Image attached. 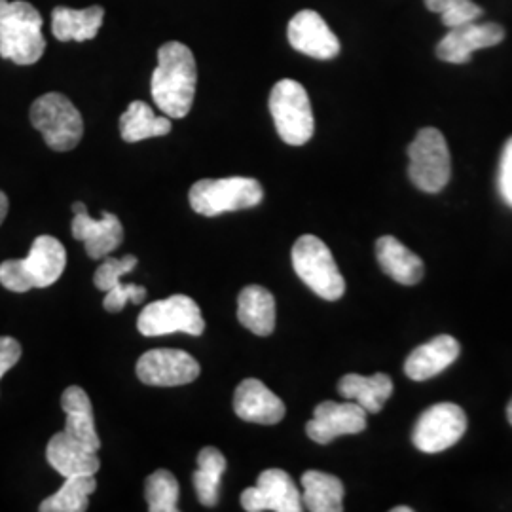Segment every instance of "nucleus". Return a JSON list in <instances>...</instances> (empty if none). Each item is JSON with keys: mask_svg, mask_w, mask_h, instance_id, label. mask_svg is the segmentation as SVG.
I'll return each instance as SVG.
<instances>
[{"mask_svg": "<svg viewBox=\"0 0 512 512\" xmlns=\"http://www.w3.org/2000/svg\"><path fill=\"white\" fill-rule=\"evenodd\" d=\"M287 37L296 52L319 61H329L340 54V40L313 10H302L291 19Z\"/></svg>", "mask_w": 512, "mask_h": 512, "instance_id": "14", "label": "nucleus"}, {"mask_svg": "<svg viewBox=\"0 0 512 512\" xmlns=\"http://www.w3.org/2000/svg\"><path fill=\"white\" fill-rule=\"evenodd\" d=\"M467 431V416L454 403H440L427 408L412 431L414 446L425 454H439L454 444Z\"/></svg>", "mask_w": 512, "mask_h": 512, "instance_id": "9", "label": "nucleus"}, {"mask_svg": "<svg viewBox=\"0 0 512 512\" xmlns=\"http://www.w3.org/2000/svg\"><path fill=\"white\" fill-rule=\"evenodd\" d=\"M234 410L238 418L249 423L275 425L285 418V404L260 380H243L234 395Z\"/></svg>", "mask_w": 512, "mask_h": 512, "instance_id": "15", "label": "nucleus"}, {"mask_svg": "<svg viewBox=\"0 0 512 512\" xmlns=\"http://www.w3.org/2000/svg\"><path fill=\"white\" fill-rule=\"evenodd\" d=\"M61 406L67 414V423L63 431L97 452L101 448V440L95 431L93 406L88 393L78 385H71L65 389L61 397Z\"/></svg>", "mask_w": 512, "mask_h": 512, "instance_id": "21", "label": "nucleus"}, {"mask_svg": "<svg viewBox=\"0 0 512 512\" xmlns=\"http://www.w3.org/2000/svg\"><path fill=\"white\" fill-rule=\"evenodd\" d=\"M241 507L249 512H300L304 501L291 476L281 469H268L258 475L255 488L241 494Z\"/></svg>", "mask_w": 512, "mask_h": 512, "instance_id": "11", "label": "nucleus"}, {"mask_svg": "<svg viewBox=\"0 0 512 512\" xmlns=\"http://www.w3.org/2000/svg\"><path fill=\"white\" fill-rule=\"evenodd\" d=\"M459 351L461 348L454 336L440 334L408 355L404 363V372L414 382L431 380L458 359Z\"/></svg>", "mask_w": 512, "mask_h": 512, "instance_id": "18", "label": "nucleus"}, {"mask_svg": "<svg viewBox=\"0 0 512 512\" xmlns=\"http://www.w3.org/2000/svg\"><path fill=\"white\" fill-rule=\"evenodd\" d=\"M238 319L256 336H270L275 329L274 294L260 285L245 287L239 293Z\"/></svg>", "mask_w": 512, "mask_h": 512, "instance_id": "24", "label": "nucleus"}, {"mask_svg": "<svg viewBox=\"0 0 512 512\" xmlns=\"http://www.w3.org/2000/svg\"><path fill=\"white\" fill-rule=\"evenodd\" d=\"M103 19V6H90L84 10L57 6L52 14V31L59 42H88L97 37Z\"/></svg>", "mask_w": 512, "mask_h": 512, "instance_id": "22", "label": "nucleus"}, {"mask_svg": "<svg viewBox=\"0 0 512 512\" xmlns=\"http://www.w3.org/2000/svg\"><path fill=\"white\" fill-rule=\"evenodd\" d=\"M179 482L173 473L160 469L147 478L145 495H147L148 511L177 512L179 511Z\"/></svg>", "mask_w": 512, "mask_h": 512, "instance_id": "29", "label": "nucleus"}, {"mask_svg": "<svg viewBox=\"0 0 512 512\" xmlns=\"http://www.w3.org/2000/svg\"><path fill=\"white\" fill-rule=\"evenodd\" d=\"M503 38L505 29L497 23H463L452 27L448 35L440 40L437 57L446 63L463 65L475 52L494 48L499 42H503Z\"/></svg>", "mask_w": 512, "mask_h": 512, "instance_id": "13", "label": "nucleus"}, {"mask_svg": "<svg viewBox=\"0 0 512 512\" xmlns=\"http://www.w3.org/2000/svg\"><path fill=\"white\" fill-rule=\"evenodd\" d=\"M270 112L279 137L293 147H302L313 137V112L306 88L291 80H279L270 93Z\"/></svg>", "mask_w": 512, "mask_h": 512, "instance_id": "6", "label": "nucleus"}, {"mask_svg": "<svg viewBox=\"0 0 512 512\" xmlns=\"http://www.w3.org/2000/svg\"><path fill=\"white\" fill-rule=\"evenodd\" d=\"M414 509L412 507H395V509H391V512H412Z\"/></svg>", "mask_w": 512, "mask_h": 512, "instance_id": "38", "label": "nucleus"}, {"mask_svg": "<svg viewBox=\"0 0 512 512\" xmlns=\"http://www.w3.org/2000/svg\"><path fill=\"white\" fill-rule=\"evenodd\" d=\"M137 256L126 255L124 258H107L105 256V262L97 268L95 272V287L103 293L110 291L114 285H118L122 281L124 275L133 272L137 268Z\"/></svg>", "mask_w": 512, "mask_h": 512, "instance_id": "31", "label": "nucleus"}, {"mask_svg": "<svg viewBox=\"0 0 512 512\" xmlns=\"http://www.w3.org/2000/svg\"><path fill=\"white\" fill-rule=\"evenodd\" d=\"M408 158V177L423 192L437 194L450 181V150L439 129H420L408 147Z\"/></svg>", "mask_w": 512, "mask_h": 512, "instance_id": "7", "label": "nucleus"}, {"mask_svg": "<svg viewBox=\"0 0 512 512\" xmlns=\"http://www.w3.org/2000/svg\"><path fill=\"white\" fill-rule=\"evenodd\" d=\"M31 124L55 152H69L82 141L84 120L63 93H46L31 107Z\"/></svg>", "mask_w": 512, "mask_h": 512, "instance_id": "4", "label": "nucleus"}, {"mask_svg": "<svg viewBox=\"0 0 512 512\" xmlns=\"http://www.w3.org/2000/svg\"><path fill=\"white\" fill-rule=\"evenodd\" d=\"M338 393L365 408L366 414H378L393 395V380L382 372L374 376L348 374L340 380Z\"/></svg>", "mask_w": 512, "mask_h": 512, "instance_id": "23", "label": "nucleus"}, {"mask_svg": "<svg viewBox=\"0 0 512 512\" xmlns=\"http://www.w3.org/2000/svg\"><path fill=\"white\" fill-rule=\"evenodd\" d=\"M97 490L95 475L69 476L59 492L40 503L42 512H84L90 507V495Z\"/></svg>", "mask_w": 512, "mask_h": 512, "instance_id": "27", "label": "nucleus"}, {"mask_svg": "<svg viewBox=\"0 0 512 512\" xmlns=\"http://www.w3.org/2000/svg\"><path fill=\"white\" fill-rule=\"evenodd\" d=\"M48 463L59 475L69 476L95 475L101 467L97 452L73 439L69 433L61 431L52 437L46 448Z\"/></svg>", "mask_w": 512, "mask_h": 512, "instance_id": "19", "label": "nucleus"}, {"mask_svg": "<svg viewBox=\"0 0 512 512\" xmlns=\"http://www.w3.org/2000/svg\"><path fill=\"white\" fill-rule=\"evenodd\" d=\"M74 215H78V213H88V209H86V205L82 202H76L73 205Z\"/></svg>", "mask_w": 512, "mask_h": 512, "instance_id": "37", "label": "nucleus"}, {"mask_svg": "<svg viewBox=\"0 0 512 512\" xmlns=\"http://www.w3.org/2000/svg\"><path fill=\"white\" fill-rule=\"evenodd\" d=\"M6 21H35L42 23V16L37 8L25 0H0V23Z\"/></svg>", "mask_w": 512, "mask_h": 512, "instance_id": "33", "label": "nucleus"}, {"mask_svg": "<svg viewBox=\"0 0 512 512\" xmlns=\"http://www.w3.org/2000/svg\"><path fill=\"white\" fill-rule=\"evenodd\" d=\"M302 488V501L311 512L344 511V484L340 478L321 471H306Z\"/></svg>", "mask_w": 512, "mask_h": 512, "instance_id": "25", "label": "nucleus"}, {"mask_svg": "<svg viewBox=\"0 0 512 512\" xmlns=\"http://www.w3.org/2000/svg\"><path fill=\"white\" fill-rule=\"evenodd\" d=\"M145 298H147V289L145 287L133 285V283L126 285V283L120 281L118 285H114L110 291H107V296L103 300V306H105V310L116 313V311L124 310L128 302L141 304V302H145Z\"/></svg>", "mask_w": 512, "mask_h": 512, "instance_id": "32", "label": "nucleus"}, {"mask_svg": "<svg viewBox=\"0 0 512 512\" xmlns=\"http://www.w3.org/2000/svg\"><path fill=\"white\" fill-rule=\"evenodd\" d=\"M507 418H509V421H511L512 425V401L509 403V408H507Z\"/></svg>", "mask_w": 512, "mask_h": 512, "instance_id": "39", "label": "nucleus"}, {"mask_svg": "<svg viewBox=\"0 0 512 512\" xmlns=\"http://www.w3.org/2000/svg\"><path fill=\"white\" fill-rule=\"evenodd\" d=\"M190 207L202 217L251 209L262 202V184L249 177L203 179L190 188Z\"/></svg>", "mask_w": 512, "mask_h": 512, "instance_id": "3", "label": "nucleus"}, {"mask_svg": "<svg viewBox=\"0 0 512 512\" xmlns=\"http://www.w3.org/2000/svg\"><path fill=\"white\" fill-rule=\"evenodd\" d=\"M366 429V410L359 404L325 401L306 423V433L317 444H329L342 435H357Z\"/></svg>", "mask_w": 512, "mask_h": 512, "instance_id": "12", "label": "nucleus"}, {"mask_svg": "<svg viewBox=\"0 0 512 512\" xmlns=\"http://www.w3.org/2000/svg\"><path fill=\"white\" fill-rule=\"evenodd\" d=\"M171 131L169 116H156L143 101H133L120 116V133L126 143H139L150 137H164Z\"/></svg>", "mask_w": 512, "mask_h": 512, "instance_id": "26", "label": "nucleus"}, {"mask_svg": "<svg viewBox=\"0 0 512 512\" xmlns=\"http://www.w3.org/2000/svg\"><path fill=\"white\" fill-rule=\"evenodd\" d=\"M19 357H21L19 342L10 336H0V380L10 368L18 365Z\"/></svg>", "mask_w": 512, "mask_h": 512, "instance_id": "35", "label": "nucleus"}, {"mask_svg": "<svg viewBox=\"0 0 512 512\" xmlns=\"http://www.w3.org/2000/svg\"><path fill=\"white\" fill-rule=\"evenodd\" d=\"M46 52L42 23L6 21L0 23V57L16 65H35Z\"/></svg>", "mask_w": 512, "mask_h": 512, "instance_id": "16", "label": "nucleus"}, {"mask_svg": "<svg viewBox=\"0 0 512 512\" xmlns=\"http://www.w3.org/2000/svg\"><path fill=\"white\" fill-rule=\"evenodd\" d=\"M67 264V251L52 236L35 239L29 255L0 264V283L12 293L46 289L61 277Z\"/></svg>", "mask_w": 512, "mask_h": 512, "instance_id": "2", "label": "nucleus"}, {"mask_svg": "<svg viewBox=\"0 0 512 512\" xmlns=\"http://www.w3.org/2000/svg\"><path fill=\"white\" fill-rule=\"evenodd\" d=\"M376 256L385 274L401 285H416L425 274L420 256L393 236H384L376 241Z\"/></svg>", "mask_w": 512, "mask_h": 512, "instance_id": "20", "label": "nucleus"}, {"mask_svg": "<svg viewBox=\"0 0 512 512\" xmlns=\"http://www.w3.org/2000/svg\"><path fill=\"white\" fill-rule=\"evenodd\" d=\"M226 471V458L222 452L207 446L198 456V471L194 473V488L200 503L205 507H215L219 503L220 480Z\"/></svg>", "mask_w": 512, "mask_h": 512, "instance_id": "28", "label": "nucleus"}, {"mask_svg": "<svg viewBox=\"0 0 512 512\" xmlns=\"http://www.w3.org/2000/svg\"><path fill=\"white\" fill-rule=\"evenodd\" d=\"M74 239L86 245V253L99 260L120 247L124 241V226L112 213H103L101 219H92L88 213H78L73 220Z\"/></svg>", "mask_w": 512, "mask_h": 512, "instance_id": "17", "label": "nucleus"}, {"mask_svg": "<svg viewBox=\"0 0 512 512\" xmlns=\"http://www.w3.org/2000/svg\"><path fill=\"white\" fill-rule=\"evenodd\" d=\"M497 186H499L501 200L512 209V137L507 141V145L503 148V154H501Z\"/></svg>", "mask_w": 512, "mask_h": 512, "instance_id": "34", "label": "nucleus"}, {"mask_svg": "<svg viewBox=\"0 0 512 512\" xmlns=\"http://www.w3.org/2000/svg\"><path fill=\"white\" fill-rule=\"evenodd\" d=\"M137 329L148 338L175 332L202 336L205 321L200 306L190 296L175 294L165 300L148 304L137 319Z\"/></svg>", "mask_w": 512, "mask_h": 512, "instance_id": "8", "label": "nucleus"}, {"mask_svg": "<svg viewBox=\"0 0 512 512\" xmlns=\"http://www.w3.org/2000/svg\"><path fill=\"white\" fill-rule=\"evenodd\" d=\"M6 213H8V198H6V194L0 190V224L4 222Z\"/></svg>", "mask_w": 512, "mask_h": 512, "instance_id": "36", "label": "nucleus"}, {"mask_svg": "<svg viewBox=\"0 0 512 512\" xmlns=\"http://www.w3.org/2000/svg\"><path fill=\"white\" fill-rule=\"evenodd\" d=\"M198 67L183 42H165L158 50V67L152 73V99L169 118H184L194 103Z\"/></svg>", "mask_w": 512, "mask_h": 512, "instance_id": "1", "label": "nucleus"}, {"mask_svg": "<svg viewBox=\"0 0 512 512\" xmlns=\"http://www.w3.org/2000/svg\"><path fill=\"white\" fill-rule=\"evenodd\" d=\"M200 372V363L181 349H150L137 361L139 380L156 387L192 384Z\"/></svg>", "mask_w": 512, "mask_h": 512, "instance_id": "10", "label": "nucleus"}, {"mask_svg": "<svg viewBox=\"0 0 512 512\" xmlns=\"http://www.w3.org/2000/svg\"><path fill=\"white\" fill-rule=\"evenodd\" d=\"M425 6L440 14L442 23L452 29L463 23H471L482 16V8L473 0H425Z\"/></svg>", "mask_w": 512, "mask_h": 512, "instance_id": "30", "label": "nucleus"}, {"mask_svg": "<svg viewBox=\"0 0 512 512\" xmlns=\"http://www.w3.org/2000/svg\"><path fill=\"white\" fill-rule=\"evenodd\" d=\"M293 268L296 275L313 293L329 302L340 300L346 293V281L325 241L315 236H302L294 243Z\"/></svg>", "mask_w": 512, "mask_h": 512, "instance_id": "5", "label": "nucleus"}]
</instances>
